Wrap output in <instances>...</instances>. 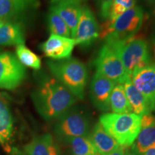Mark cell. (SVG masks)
I'll use <instances>...</instances> for the list:
<instances>
[{
  "label": "cell",
  "mask_w": 155,
  "mask_h": 155,
  "mask_svg": "<svg viewBox=\"0 0 155 155\" xmlns=\"http://www.w3.org/2000/svg\"><path fill=\"white\" fill-rule=\"evenodd\" d=\"M14 124L10 108L5 98L0 94V145L5 152L12 151Z\"/></svg>",
  "instance_id": "obj_14"
},
{
  "label": "cell",
  "mask_w": 155,
  "mask_h": 155,
  "mask_svg": "<svg viewBox=\"0 0 155 155\" xmlns=\"http://www.w3.org/2000/svg\"><path fill=\"white\" fill-rule=\"evenodd\" d=\"M132 150L141 154L155 147V116L151 114L141 117V129Z\"/></svg>",
  "instance_id": "obj_13"
},
{
  "label": "cell",
  "mask_w": 155,
  "mask_h": 155,
  "mask_svg": "<svg viewBox=\"0 0 155 155\" xmlns=\"http://www.w3.org/2000/svg\"><path fill=\"white\" fill-rule=\"evenodd\" d=\"M99 122L117 143L124 147L133 145L141 129V117L134 113H106Z\"/></svg>",
  "instance_id": "obj_3"
},
{
  "label": "cell",
  "mask_w": 155,
  "mask_h": 155,
  "mask_svg": "<svg viewBox=\"0 0 155 155\" xmlns=\"http://www.w3.org/2000/svg\"><path fill=\"white\" fill-rule=\"evenodd\" d=\"M14 7L18 16L25 14L39 6V0H12Z\"/></svg>",
  "instance_id": "obj_25"
},
{
  "label": "cell",
  "mask_w": 155,
  "mask_h": 155,
  "mask_svg": "<svg viewBox=\"0 0 155 155\" xmlns=\"http://www.w3.org/2000/svg\"><path fill=\"white\" fill-rule=\"evenodd\" d=\"M125 155H137L136 153L134 152V151L131 150H129V149H126V152H125Z\"/></svg>",
  "instance_id": "obj_32"
},
{
  "label": "cell",
  "mask_w": 155,
  "mask_h": 155,
  "mask_svg": "<svg viewBox=\"0 0 155 155\" xmlns=\"http://www.w3.org/2000/svg\"><path fill=\"white\" fill-rule=\"evenodd\" d=\"M49 1L52 5H55L63 2H76L81 4V2L86 1V0H49Z\"/></svg>",
  "instance_id": "obj_29"
},
{
  "label": "cell",
  "mask_w": 155,
  "mask_h": 155,
  "mask_svg": "<svg viewBox=\"0 0 155 155\" xmlns=\"http://www.w3.org/2000/svg\"><path fill=\"white\" fill-rule=\"evenodd\" d=\"M154 35H155V28H154Z\"/></svg>",
  "instance_id": "obj_35"
},
{
  "label": "cell",
  "mask_w": 155,
  "mask_h": 155,
  "mask_svg": "<svg viewBox=\"0 0 155 155\" xmlns=\"http://www.w3.org/2000/svg\"><path fill=\"white\" fill-rule=\"evenodd\" d=\"M136 154H137V155H155V147H154V148L150 149V150H147V151H146V152L141 153V154H137V153H136Z\"/></svg>",
  "instance_id": "obj_31"
},
{
  "label": "cell",
  "mask_w": 155,
  "mask_h": 155,
  "mask_svg": "<svg viewBox=\"0 0 155 155\" xmlns=\"http://www.w3.org/2000/svg\"><path fill=\"white\" fill-rule=\"evenodd\" d=\"M116 83L110 79L96 72L90 87L91 98L94 106L100 111L110 110V96Z\"/></svg>",
  "instance_id": "obj_10"
},
{
  "label": "cell",
  "mask_w": 155,
  "mask_h": 155,
  "mask_svg": "<svg viewBox=\"0 0 155 155\" xmlns=\"http://www.w3.org/2000/svg\"><path fill=\"white\" fill-rule=\"evenodd\" d=\"M24 150L28 155H60L59 149L50 134L35 137L25 145Z\"/></svg>",
  "instance_id": "obj_16"
},
{
  "label": "cell",
  "mask_w": 155,
  "mask_h": 155,
  "mask_svg": "<svg viewBox=\"0 0 155 155\" xmlns=\"http://www.w3.org/2000/svg\"><path fill=\"white\" fill-rule=\"evenodd\" d=\"M110 109L115 114L132 113L130 104L121 84L114 86L110 96Z\"/></svg>",
  "instance_id": "obj_20"
},
{
  "label": "cell",
  "mask_w": 155,
  "mask_h": 155,
  "mask_svg": "<svg viewBox=\"0 0 155 155\" xmlns=\"http://www.w3.org/2000/svg\"><path fill=\"white\" fill-rule=\"evenodd\" d=\"M154 53H155V45H154Z\"/></svg>",
  "instance_id": "obj_34"
},
{
  "label": "cell",
  "mask_w": 155,
  "mask_h": 155,
  "mask_svg": "<svg viewBox=\"0 0 155 155\" xmlns=\"http://www.w3.org/2000/svg\"><path fill=\"white\" fill-rule=\"evenodd\" d=\"M25 67L15 54L0 53V88L13 90L22 84L26 78Z\"/></svg>",
  "instance_id": "obj_8"
},
{
  "label": "cell",
  "mask_w": 155,
  "mask_h": 155,
  "mask_svg": "<svg viewBox=\"0 0 155 155\" xmlns=\"http://www.w3.org/2000/svg\"><path fill=\"white\" fill-rule=\"evenodd\" d=\"M114 3L119 4V5L124 7L127 9V10H128V9L135 7L136 0H114Z\"/></svg>",
  "instance_id": "obj_27"
},
{
  "label": "cell",
  "mask_w": 155,
  "mask_h": 155,
  "mask_svg": "<svg viewBox=\"0 0 155 155\" xmlns=\"http://www.w3.org/2000/svg\"><path fill=\"white\" fill-rule=\"evenodd\" d=\"M73 38L51 35L49 38L40 45V49L45 56L58 61L70 58L75 45Z\"/></svg>",
  "instance_id": "obj_12"
},
{
  "label": "cell",
  "mask_w": 155,
  "mask_h": 155,
  "mask_svg": "<svg viewBox=\"0 0 155 155\" xmlns=\"http://www.w3.org/2000/svg\"><path fill=\"white\" fill-rule=\"evenodd\" d=\"M131 81L146 99L150 111L155 112V63L138 71Z\"/></svg>",
  "instance_id": "obj_11"
},
{
  "label": "cell",
  "mask_w": 155,
  "mask_h": 155,
  "mask_svg": "<svg viewBox=\"0 0 155 155\" xmlns=\"http://www.w3.org/2000/svg\"><path fill=\"white\" fill-rule=\"evenodd\" d=\"M24 27L17 22H6L0 27V45H19L25 42Z\"/></svg>",
  "instance_id": "obj_18"
},
{
  "label": "cell",
  "mask_w": 155,
  "mask_h": 155,
  "mask_svg": "<svg viewBox=\"0 0 155 155\" xmlns=\"http://www.w3.org/2000/svg\"><path fill=\"white\" fill-rule=\"evenodd\" d=\"M16 54L19 61L24 66L34 70H39L41 67V60L36 54L26 47L25 45H19L16 48Z\"/></svg>",
  "instance_id": "obj_23"
},
{
  "label": "cell",
  "mask_w": 155,
  "mask_h": 155,
  "mask_svg": "<svg viewBox=\"0 0 155 155\" xmlns=\"http://www.w3.org/2000/svg\"><path fill=\"white\" fill-rule=\"evenodd\" d=\"M90 121L83 112L78 110H68L58 118L55 131L65 139L87 137L90 131Z\"/></svg>",
  "instance_id": "obj_7"
},
{
  "label": "cell",
  "mask_w": 155,
  "mask_h": 155,
  "mask_svg": "<svg viewBox=\"0 0 155 155\" xmlns=\"http://www.w3.org/2000/svg\"><path fill=\"white\" fill-rule=\"evenodd\" d=\"M3 24H4V23L2 22H1V21H0V27H1Z\"/></svg>",
  "instance_id": "obj_33"
},
{
  "label": "cell",
  "mask_w": 155,
  "mask_h": 155,
  "mask_svg": "<svg viewBox=\"0 0 155 155\" xmlns=\"http://www.w3.org/2000/svg\"><path fill=\"white\" fill-rule=\"evenodd\" d=\"M48 27L51 35L71 38V31L65 21L55 12L50 9L48 15Z\"/></svg>",
  "instance_id": "obj_22"
},
{
  "label": "cell",
  "mask_w": 155,
  "mask_h": 155,
  "mask_svg": "<svg viewBox=\"0 0 155 155\" xmlns=\"http://www.w3.org/2000/svg\"><path fill=\"white\" fill-rule=\"evenodd\" d=\"M96 72L117 84H123L129 80L120 57L119 50L104 43L94 61Z\"/></svg>",
  "instance_id": "obj_6"
},
{
  "label": "cell",
  "mask_w": 155,
  "mask_h": 155,
  "mask_svg": "<svg viewBox=\"0 0 155 155\" xmlns=\"http://www.w3.org/2000/svg\"><path fill=\"white\" fill-rule=\"evenodd\" d=\"M144 1L151 9V10L155 13V0H144Z\"/></svg>",
  "instance_id": "obj_30"
},
{
  "label": "cell",
  "mask_w": 155,
  "mask_h": 155,
  "mask_svg": "<svg viewBox=\"0 0 155 155\" xmlns=\"http://www.w3.org/2000/svg\"><path fill=\"white\" fill-rule=\"evenodd\" d=\"M126 74L131 80L138 71L150 64L148 44L144 38L134 36L126 41L118 49Z\"/></svg>",
  "instance_id": "obj_4"
},
{
  "label": "cell",
  "mask_w": 155,
  "mask_h": 155,
  "mask_svg": "<svg viewBox=\"0 0 155 155\" xmlns=\"http://www.w3.org/2000/svg\"><path fill=\"white\" fill-rule=\"evenodd\" d=\"M32 99L38 114L47 121L58 119L75 104L74 95L55 77L44 72L36 75Z\"/></svg>",
  "instance_id": "obj_1"
},
{
  "label": "cell",
  "mask_w": 155,
  "mask_h": 155,
  "mask_svg": "<svg viewBox=\"0 0 155 155\" xmlns=\"http://www.w3.org/2000/svg\"><path fill=\"white\" fill-rule=\"evenodd\" d=\"M81 7V3L63 2L52 5L50 9L55 12L65 21L71 31V38L74 39L75 30L80 17Z\"/></svg>",
  "instance_id": "obj_15"
},
{
  "label": "cell",
  "mask_w": 155,
  "mask_h": 155,
  "mask_svg": "<svg viewBox=\"0 0 155 155\" xmlns=\"http://www.w3.org/2000/svg\"><path fill=\"white\" fill-rule=\"evenodd\" d=\"M127 148V147H124L119 145L117 148H116L115 150L112 151L111 152H110L107 155H125L126 149Z\"/></svg>",
  "instance_id": "obj_28"
},
{
  "label": "cell",
  "mask_w": 155,
  "mask_h": 155,
  "mask_svg": "<svg viewBox=\"0 0 155 155\" xmlns=\"http://www.w3.org/2000/svg\"><path fill=\"white\" fill-rule=\"evenodd\" d=\"M89 138L99 155H107L119 146L117 141L105 130L100 122L94 126Z\"/></svg>",
  "instance_id": "obj_17"
},
{
  "label": "cell",
  "mask_w": 155,
  "mask_h": 155,
  "mask_svg": "<svg viewBox=\"0 0 155 155\" xmlns=\"http://www.w3.org/2000/svg\"><path fill=\"white\" fill-rule=\"evenodd\" d=\"M121 85L124 89L126 96L131 106V111L134 114L141 117L146 114L152 113L146 99L143 96V95L139 91L138 89L134 86L131 79L125 81Z\"/></svg>",
  "instance_id": "obj_19"
},
{
  "label": "cell",
  "mask_w": 155,
  "mask_h": 155,
  "mask_svg": "<svg viewBox=\"0 0 155 155\" xmlns=\"http://www.w3.org/2000/svg\"><path fill=\"white\" fill-rule=\"evenodd\" d=\"M12 0H0V21L3 23L15 22L17 18Z\"/></svg>",
  "instance_id": "obj_24"
},
{
  "label": "cell",
  "mask_w": 155,
  "mask_h": 155,
  "mask_svg": "<svg viewBox=\"0 0 155 155\" xmlns=\"http://www.w3.org/2000/svg\"><path fill=\"white\" fill-rule=\"evenodd\" d=\"M66 139L75 155H99L89 137H78Z\"/></svg>",
  "instance_id": "obj_21"
},
{
  "label": "cell",
  "mask_w": 155,
  "mask_h": 155,
  "mask_svg": "<svg viewBox=\"0 0 155 155\" xmlns=\"http://www.w3.org/2000/svg\"><path fill=\"white\" fill-rule=\"evenodd\" d=\"M114 0H98L100 16L102 19H107L110 17L111 9Z\"/></svg>",
  "instance_id": "obj_26"
},
{
  "label": "cell",
  "mask_w": 155,
  "mask_h": 155,
  "mask_svg": "<svg viewBox=\"0 0 155 155\" xmlns=\"http://www.w3.org/2000/svg\"><path fill=\"white\" fill-rule=\"evenodd\" d=\"M99 25L90 7L82 5L74 37L75 44L88 48L99 37Z\"/></svg>",
  "instance_id": "obj_9"
},
{
  "label": "cell",
  "mask_w": 155,
  "mask_h": 155,
  "mask_svg": "<svg viewBox=\"0 0 155 155\" xmlns=\"http://www.w3.org/2000/svg\"><path fill=\"white\" fill-rule=\"evenodd\" d=\"M144 19V10L140 6L128 9L116 18L113 25V31L105 39V42L124 43L134 38L140 30Z\"/></svg>",
  "instance_id": "obj_5"
},
{
  "label": "cell",
  "mask_w": 155,
  "mask_h": 155,
  "mask_svg": "<svg viewBox=\"0 0 155 155\" xmlns=\"http://www.w3.org/2000/svg\"><path fill=\"white\" fill-rule=\"evenodd\" d=\"M50 72L76 98L83 99L88 82V73L86 65L75 58L50 60L47 61Z\"/></svg>",
  "instance_id": "obj_2"
}]
</instances>
